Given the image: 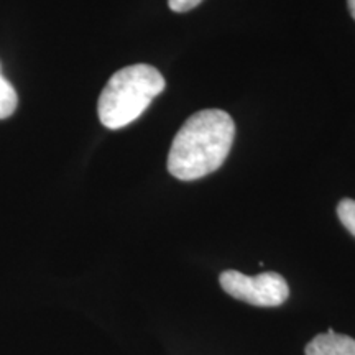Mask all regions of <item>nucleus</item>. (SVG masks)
<instances>
[{"label": "nucleus", "instance_id": "3", "mask_svg": "<svg viewBox=\"0 0 355 355\" xmlns=\"http://www.w3.org/2000/svg\"><path fill=\"white\" fill-rule=\"evenodd\" d=\"M219 283L227 295L248 304L273 308L283 304L290 296V286L279 273L265 272L257 277H248L235 270L222 272Z\"/></svg>", "mask_w": 355, "mask_h": 355}, {"label": "nucleus", "instance_id": "2", "mask_svg": "<svg viewBox=\"0 0 355 355\" xmlns=\"http://www.w3.org/2000/svg\"><path fill=\"white\" fill-rule=\"evenodd\" d=\"M165 86V78L150 64H132L117 71L101 92L97 104L101 123L110 130L127 127L148 109Z\"/></svg>", "mask_w": 355, "mask_h": 355}, {"label": "nucleus", "instance_id": "4", "mask_svg": "<svg viewBox=\"0 0 355 355\" xmlns=\"http://www.w3.org/2000/svg\"><path fill=\"white\" fill-rule=\"evenodd\" d=\"M306 355H355V339L329 329L314 337L304 349Z\"/></svg>", "mask_w": 355, "mask_h": 355}, {"label": "nucleus", "instance_id": "7", "mask_svg": "<svg viewBox=\"0 0 355 355\" xmlns=\"http://www.w3.org/2000/svg\"><path fill=\"white\" fill-rule=\"evenodd\" d=\"M202 0H168V6L173 12L176 13H184L193 10L194 7H198Z\"/></svg>", "mask_w": 355, "mask_h": 355}, {"label": "nucleus", "instance_id": "5", "mask_svg": "<svg viewBox=\"0 0 355 355\" xmlns=\"http://www.w3.org/2000/svg\"><path fill=\"white\" fill-rule=\"evenodd\" d=\"M19 97H17L15 87L0 74V121L10 117L15 112Z\"/></svg>", "mask_w": 355, "mask_h": 355}, {"label": "nucleus", "instance_id": "6", "mask_svg": "<svg viewBox=\"0 0 355 355\" xmlns=\"http://www.w3.org/2000/svg\"><path fill=\"white\" fill-rule=\"evenodd\" d=\"M337 216L345 229L355 237V201L354 199H343L337 206Z\"/></svg>", "mask_w": 355, "mask_h": 355}, {"label": "nucleus", "instance_id": "1", "mask_svg": "<svg viewBox=\"0 0 355 355\" xmlns=\"http://www.w3.org/2000/svg\"><path fill=\"white\" fill-rule=\"evenodd\" d=\"M235 123L219 109L199 110L173 139L168 171L180 181H194L219 170L232 148Z\"/></svg>", "mask_w": 355, "mask_h": 355}, {"label": "nucleus", "instance_id": "8", "mask_svg": "<svg viewBox=\"0 0 355 355\" xmlns=\"http://www.w3.org/2000/svg\"><path fill=\"white\" fill-rule=\"evenodd\" d=\"M347 6H349L350 15H352L354 20H355V0H347Z\"/></svg>", "mask_w": 355, "mask_h": 355}]
</instances>
